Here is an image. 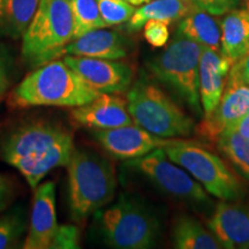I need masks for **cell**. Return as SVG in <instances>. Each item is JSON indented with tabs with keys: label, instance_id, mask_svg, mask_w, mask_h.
I'll use <instances>...</instances> for the list:
<instances>
[{
	"label": "cell",
	"instance_id": "6da1fadb",
	"mask_svg": "<svg viewBox=\"0 0 249 249\" xmlns=\"http://www.w3.org/2000/svg\"><path fill=\"white\" fill-rule=\"evenodd\" d=\"M74 148V140L66 128L49 121L24 124L2 141L0 155L6 163L36 188L52 170L66 166Z\"/></svg>",
	"mask_w": 249,
	"mask_h": 249
},
{
	"label": "cell",
	"instance_id": "7a4b0ae2",
	"mask_svg": "<svg viewBox=\"0 0 249 249\" xmlns=\"http://www.w3.org/2000/svg\"><path fill=\"white\" fill-rule=\"evenodd\" d=\"M66 167L71 219L83 222L113 200L117 176L113 164L107 158L89 149L74 148Z\"/></svg>",
	"mask_w": 249,
	"mask_h": 249
},
{
	"label": "cell",
	"instance_id": "3957f363",
	"mask_svg": "<svg viewBox=\"0 0 249 249\" xmlns=\"http://www.w3.org/2000/svg\"><path fill=\"white\" fill-rule=\"evenodd\" d=\"M99 95L64 59H57L28 74L14 89L12 102L18 107H77Z\"/></svg>",
	"mask_w": 249,
	"mask_h": 249
},
{
	"label": "cell",
	"instance_id": "277c9868",
	"mask_svg": "<svg viewBox=\"0 0 249 249\" xmlns=\"http://www.w3.org/2000/svg\"><path fill=\"white\" fill-rule=\"evenodd\" d=\"M96 227L103 242L116 249L155 247L160 234L157 214L144 202L128 194L96 213Z\"/></svg>",
	"mask_w": 249,
	"mask_h": 249
},
{
	"label": "cell",
	"instance_id": "5b68a950",
	"mask_svg": "<svg viewBox=\"0 0 249 249\" xmlns=\"http://www.w3.org/2000/svg\"><path fill=\"white\" fill-rule=\"evenodd\" d=\"M74 39L70 0H39L33 20L22 36L21 55L26 65L37 68L65 55Z\"/></svg>",
	"mask_w": 249,
	"mask_h": 249
},
{
	"label": "cell",
	"instance_id": "8992f818",
	"mask_svg": "<svg viewBox=\"0 0 249 249\" xmlns=\"http://www.w3.org/2000/svg\"><path fill=\"white\" fill-rule=\"evenodd\" d=\"M127 107L134 124L160 138H187L195 130L194 119L147 77L132 83Z\"/></svg>",
	"mask_w": 249,
	"mask_h": 249
},
{
	"label": "cell",
	"instance_id": "52a82bcc",
	"mask_svg": "<svg viewBox=\"0 0 249 249\" xmlns=\"http://www.w3.org/2000/svg\"><path fill=\"white\" fill-rule=\"evenodd\" d=\"M202 51V45L176 35L169 46L147 64L151 75L181 99L197 118L203 117L198 90Z\"/></svg>",
	"mask_w": 249,
	"mask_h": 249
},
{
	"label": "cell",
	"instance_id": "ba28073f",
	"mask_svg": "<svg viewBox=\"0 0 249 249\" xmlns=\"http://www.w3.org/2000/svg\"><path fill=\"white\" fill-rule=\"evenodd\" d=\"M173 163L185 169L210 195L222 201H239L246 189L238 176L219 155L198 142L176 139L164 147Z\"/></svg>",
	"mask_w": 249,
	"mask_h": 249
},
{
	"label": "cell",
	"instance_id": "9c48e42d",
	"mask_svg": "<svg viewBox=\"0 0 249 249\" xmlns=\"http://www.w3.org/2000/svg\"><path fill=\"white\" fill-rule=\"evenodd\" d=\"M127 165L170 197L196 207L211 205L209 193L185 169L173 163L163 148L130 160Z\"/></svg>",
	"mask_w": 249,
	"mask_h": 249
},
{
	"label": "cell",
	"instance_id": "30bf717a",
	"mask_svg": "<svg viewBox=\"0 0 249 249\" xmlns=\"http://www.w3.org/2000/svg\"><path fill=\"white\" fill-rule=\"evenodd\" d=\"M249 111V86L229 71L225 88L217 107L195 126L198 135L217 141L223 132L230 129Z\"/></svg>",
	"mask_w": 249,
	"mask_h": 249
},
{
	"label": "cell",
	"instance_id": "8fae6325",
	"mask_svg": "<svg viewBox=\"0 0 249 249\" xmlns=\"http://www.w3.org/2000/svg\"><path fill=\"white\" fill-rule=\"evenodd\" d=\"M91 134L108 155L123 160L142 157L176 140L156 136L135 124L110 129H92Z\"/></svg>",
	"mask_w": 249,
	"mask_h": 249
},
{
	"label": "cell",
	"instance_id": "7c38bea8",
	"mask_svg": "<svg viewBox=\"0 0 249 249\" xmlns=\"http://www.w3.org/2000/svg\"><path fill=\"white\" fill-rule=\"evenodd\" d=\"M64 61L101 93H120L130 88L134 70L126 62L77 55H64Z\"/></svg>",
	"mask_w": 249,
	"mask_h": 249
},
{
	"label": "cell",
	"instance_id": "4fadbf2b",
	"mask_svg": "<svg viewBox=\"0 0 249 249\" xmlns=\"http://www.w3.org/2000/svg\"><path fill=\"white\" fill-rule=\"evenodd\" d=\"M24 249H50L59 224L55 208V186L52 181L36 187Z\"/></svg>",
	"mask_w": 249,
	"mask_h": 249
},
{
	"label": "cell",
	"instance_id": "5bb4252c",
	"mask_svg": "<svg viewBox=\"0 0 249 249\" xmlns=\"http://www.w3.org/2000/svg\"><path fill=\"white\" fill-rule=\"evenodd\" d=\"M208 229L222 248H249V205L238 201H222L208 220Z\"/></svg>",
	"mask_w": 249,
	"mask_h": 249
},
{
	"label": "cell",
	"instance_id": "9a60e30c",
	"mask_svg": "<svg viewBox=\"0 0 249 249\" xmlns=\"http://www.w3.org/2000/svg\"><path fill=\"white\" fill-rule=\"evenodd\" d=\"M73 121L89 129H110L134 124L130 117L127 99L117 93H102L82 107H73Z\"/></svg>",
	"mask_w": 249,
	"mask_h": 249
},
{
	"label": "cell",
	"instance_id": "2e32d148",
	"mask_svg": "<svg viewBox=\"0 0 249 249\" xmlns=\"http://www.w3.org/2000/svg\"><path fill=\"white\" fill-rule=\"evenodd\" d=\"M233 62L222 52L203 48L200 58V99L203 117H208L217 107L222 98L229 71ZM202 117V118H203Z\"/></svg>",
	"mask_w": 249,
	"mask_h": 249
},
{
	"label": "cell",
	"instance_id": "e0dca14e",
	"mask_svg": "<svg viewBox=\"0 0 249 249\" xmlns=\"http://www.w3.org/2000/svg\"><path fill=\"white\" fill-rule=\"evenodd\" d=\"M129 53V40L123 34L104 28L74 38L65 49V55L120 60Z\"/></svg>",
	"mask_w": 249,
	"mask_h": 249
},
{
	"label": "cell",
	"instance_id": "ac0fdd59",
	"mask_svg": "<svg viewBox=\"0 0 249 249\" xmlns=\"http://www.w3.org/2000/svg\"><path fill=\"white\" fill-rule=\"evenodd\" d=\"M220 29L222 53L235 62L249 51V7L235 8L226 13Z\"/></svg>",
	"mask_w": 249,
	"mask_h": 249
},
{
	"label": "cell",
	"instance_id": "d6986e66",
	"mask_svg": "<svg viewBox=\"0 0 249 249\" xmlns=\"http://www.w3.org/2000/svg\"><path fill=\"white\" fill-rule=\"evenodd\" d=\"M200 8L193 0H151L135 9L127 23V30L138 31L149 20L164 21L172 23Z\"/></svg>",
	"mask_w": 249,
	"mask_h": 249
},
{
	"label": "cell",
	"instance_id": "ffe728a7",
	"mask_svg": "<svg viewBox=\"0 0 249 249\" xmlns=\"http://www.w3.org/2000/svg\"><path fill=\"white\" fill-rule=\"evenodd\" d=\"M176 35L196 42L203 48L222 52L220 50V24L213 15L197 8L180 20Z\"/></svg>",
	"mask_w": 249,
	"mask_h": 249
},
{
	"label": "cell",
	"instance_id": "44dd1931",
	"mask_svg": "<svg viewBox=\"0 0 249 249\" xmlns=\"http://www.w3.org/2000/svg\"><path fill=\"white\" fill-rule=\"evenodd\" d=\"M173 247L177 249H219L222 245L209 229L188 214L174 219L171 232Z\"/></svg>",
	"mask_w": 249,
	"mask_h": 249
},
{
	"label": "cell",
	"instance_id": "7402d4cb",
	"mask_svg": "<svg viewBox=\"0 0 249 249\" xmlns=\"http://www.w3.org/2000/svg\"><path fill=\"white\" fill-rule=\"evenodd\" d=\"M38 4L39 0H0V37L21 38Z\"/></svg>",
	"mask_w": 249,
	"mask_h": 249
},
{
	"label": "cell",
	"instance_id": "603a6c76",
	"mask_svg": "<svg viewBox=\"0 0 249 249\" xmlns=\"http://www.w3.org/2000/svg\"><path fill=\"white\" fill-rule=\"evenodd\" d=\"M217 147L235 170L249 180V139L227 129L217 139Z\"/></svg>",
	"mask_w": 249,
	"mask_h": 249
},
{
	"label": "cell",
	"instance_id": "cb8c5ba5",
	"mask_svg": "<svg viewBox=\"0 0 249 249\" xmlns=\"http://www.w3.org/2000/svg\"><path fill=\"white\" fill-rule=\"evenodd\" d=\"M74 20V38L101 28H107L97 0H70Z\"/></svg>",
	"mask_w": 249,
	"mask_h": 249
},
{
	"label": "cell",
	"instance_id": "d4e9b609",
	"mask_svg": "<svg viewBox=\"0 0 249 249\" xmlns=\"http://www.w3.org/2000/svg\"><path fill=\"white\" fill-rule=\"evenodd\" d=\"M26 230V214L20 208L0 217V249L15 247Z\"/></svg>",
	"mask_w": 249,
	"mask_h": 249
},
{
	"label": "cell",
	"instance_id": "484cf974",
	"mask_svg": "<svg viewBox=\"0 0 249 249\" xmlns=\"http://www.w3.org/2000/svg\"><path fill=\"white\" fill-rule=\"evenodd\" d=\"M97 4L107 27L128 22L136 9L127 0H97Z\"/></svg>",
	"mask_w": 249,
	"mask_h": 249
},
{
	"label": "cell",
	"instance_id": "4316f807",
	"mask_svg": "<svg viewBox=\"0 0 249 249\" xmlns=\"http://www.w3.org/2000/svg\"><path fill=\"white\" fill-rule=\"evenodd\" d=\"M143 36L154 48H163L170 38L169 23L164 21L149 20L143 26Z\"/></svg>",
	"mask_w": 249,
	"mask_h": 249
},
{
	"label": "cell",
	"instance_id": "83f0119b",
	"mask_svg": "<svg viewBox=\"0 0 249 249\" xmlns=\"http://www.w3.org/2000/svg\"><path fill=\"white\" fill-rule=\"evenodd\" d=\"M80 248V231L74 225H59L50 249Z\"/></svg>",
	"mask_w": 249,
	"mask_h": 249
},
{
	"label": "cell",
	"instance_id": "f1b7e54d",
	"mask_svg": "<svg viewBox=\"0 0 249 249\" xmlns=\"http://www.w3.org/2000/svg\"><path fill=\"white\" fill-rule=\"evenodd\" d=\"M201 9L211 15H225L233 9L238 8L240 0H193Z\"/></svg>",
	"mask_w": 249,
	"mask_h": 249
},
{
	"label": "cell",
	"instance_id": "f546056e",
	"mask_svg": "<svg viewBox=\"0 0 249 249\" xmlns=\"http://www.w3.org/2000/svg\"><path fill=\"white\" fill-rule=\"evenodd\" d=\"M12 66H13V60L8 49L0 43V97L5 95L11 86Z\"/></svg>",
	"mask_w": 249,
	"mask_h": 249
},
{
	"label": "cell",
	"instance_id": "4dcf8cb0",
	"mask_svg": "<svg viewBox=\"0 0 249 249\" xmlns=\"http://www.w3.org/2000/svg\"><path fill=\"white\" fill-rule=\"evenodd\" d=\"M14 189L11 180L0 174V213L4 211L13 200Z\"/></svg>",
	"mask_w": 249,
	"mask_h": 249
},
{
	"label": "cell",
	"instance_id": "1f68e13d",
	"mask_svg": "<svg viewBox=\"0 0 249 249\" xmlns=\"http://www.w3.org/2000/svg\"><path fill=\"white\" fill-rule=\"evenodd\" d=\"M230 71L249 86V51L245 55H242L239 60L233 62Z\"/></svg>",
	"mask_w": 249,
	"mask_h": 249
},
{
	"label": "cell",
	"instance_id": "d6a6232c",
	"mask_svg": "<svg viewBox=\"0 0 249 249\" xmlns=\"http://www.w3.org/2000/svg\"><path fill=\"white\" fill-rule=\"evenodd\" d=\"M230 129L235 130V132L241 134L242 136L249 139V111Z\"/></svg>",
	"mask_w": 249,
	"mask_h": 249
},
{
	"label": "cell",
	"instance_id": "836d02e7",
	"mask_svg": "<svg viewBox=\"0 0 249 249\" xmlns=\"http://www.w3.org/2000/svg\"><path fill=\"white\" fill-rule=\"evenodd\" d=\"M127 1L134 6H142V5L147 4V2H149V1H151V0H127Z\"/></svg>",
	"mask_w": 249,
	"mask_h": 249
},
{
	"label": "cell",
	"instance_id": "e575fe53",
	"mask_svg": "<svg viewBox=\"0 0 249 249\" xmlns=\"http://www.w3.org/2000/svg\"><path fill=\"white\" fill-rule=\"evenodd\" d=\"M244 2L246 4V6H247V7H249V0H244Z\"/></svg>",
	"mask_w": 249,
	"mask_h": 249
}]
</instances>
